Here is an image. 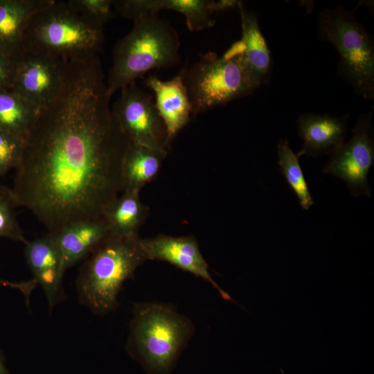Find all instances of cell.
I'll return each instance as SVG.
<instances>
[{"mask_svg":"<svg viewBox=\"0 0 374 374\" xmlns=\"http://www.w3.org/2000/svg\"><path fill=\"white\" fill-rule=\"evenodd\" d=\"M168 151L130 143L121 169L123 191L140 193L157 176Z\"/></svg>","mask_w":374,"mask_h":374,"instance_id":"cell-19","label":"cell"},{"mask_svg":"<svg viewBox=\"0 0 374 374\" xmlns=\"http://www.w3.org/2000/svg\"><path fill=\"white\" fill-rule=\"evenodd\" d=\"M132 30L113 48L112 63L106 78L107 92L128 86L145 73L180 63V40L175 28L158 13L133 21Z\"/></svg>","mask_w":374,"mask_h":374,"instance_id":"cell-2","label":"cell"},{"mask_svg":"<svg viewBox=\"0 0 374 374\" xmlns=\"http://www.w3.org/2000/svg\"><path fill=\"white\" fill-rule=\"evenodd\" d=\"M126 349L147 374H171L192 332L190 322L170 306L136 304Z\"/></svg>","mask_w":374,"mask_h":374,"instance_id":"cell-5","label":"cell"},{"mask_svg":"<svg viewBox=\"0 0 374 374\" xmlns=\"http://www.w3.org/2000/svg\"><path fill=\"white\" fill-rule=\"evenodd\" d=\"M356 8H324L317 20L319 37L330 43L338 51V75L358 96L373 100L374 41L356 17Z\"/></svg>","mask_w":374,"mask_h":374,"instance_id":"cell-6","label":"cell"},{"mask_svg":"<svg viewBox=\"0 0 374 374\" xmlns=\"http://www.w3.org/2000/svg\"><path fill=\"white\" fill-rule=\"evenodd\" d=\"M141 245L146 260H163L210 283L222 299L233 301L212 278L208 265L200 251L193 235L172 236L159 234L141 238Z\"/></svg>","mask_w":374,"mask_h":374,"instance_id":"cell-12","label":"cell"},{"mask_svg":"<svg viewBox=\"0 0 374 374\" xmlns=\"http://www.w3.org/2000/svg\"><path fill=\"white\" fill-rule=\"evenodd\" d=\"M348 115L305 113L297 119L299 135L303 141L299 157H317L332 154L345 142Z\"/></svg>","mask_w":374,"mask_h":374,"instance_id":"cell-14","label":"cell"},{"mask_svg":"<svg viewBox=\"0 0 374 374\" xmlns=\"http://www.w3.org/2000/svg\"><path fill=\"white\" fill-rule=\"evenodd\" d=\"M0 374H10V371L6 367L4 358L1 351H0Z\"/></svg>","mask_w":374,"mask_h":374,"instance_id":"cell-28","label":"cell"},{"mask_svg":"<svg viewBox=\"0 0 374 374\" xmlns=\"http://www.w3.org/2000/svg\"><path fill=\"white\" fill-rule=\"evenodd\" d=\"M17 206L11 188L0 184V238H10L25 244L27 240L16 217Z\"/></svg>","mask_w":374,"mask_h":374,"instance_id":"cell-23","label":"cell"},{"mask_svg":"<svg viewBox=\"0 0 374 374\" xmlns=\"http://www.w3.org/2000/svg\"><path fill=\"white\" fill-rule=\"evenodd\" d=\"M242 36L230 47L240 55L255 84L266 83L271 72V56L267 41L259 26L257 15L238 1Z\"/></svg>","mask_w":374,"mask_h":374,"instance_id":"cell-15","label":"cell"},{"mask_svg":"<svg viewBox=\"0 0 374 374\" xmlns=\"http://www.w3.org/2000/svg\"><path fill=\"white\" fill-rule=\"evenodd\" d=\"M64 64L60 57L24 51L15 64L11 91L39 109L44 107L59 91Z\"/></svg>","mask_w":374,"mask_h":374,"instance_id":"cell-10","label":"cell"},{"mask_svg":"<svg viewBox=\"0 0 374 374\" xmlns=\"http://www.w3.org/2000/svg\"><path fill=\"white\" fill-rule=\"evenodd\" d=\"M373 108L359 115L348 141L334 152L323 172L344 181L353 196L371 197L368 174L374 163Z\"/></svg>","mask_w":374,"mask_h":374,"instance_id":"cell-8","label":"cell"},{"mask_svg":"<svg viewBox=\"0 0 374 374\" xmlns=\"http://www.w3.org/2000/svg\"><path fill=\"white\" fill-rule=\"evenodd\" d=\"M280 172L298 198L303 210H308L314 204L302 168L299 157L291 149L289 141L282 139L277 145Z\"/></svg>","mask_w":374,"mask_h":374,"instance_id":"cell-22","label":"cell"},{"mask_svg":"<svg viewBox=\"0 0 374 374\" xmlns=\"http://www.w3.org/2000/svg\"><path fill=\"white\" fill-rule=\"evenodd\" d=\"M149 210L141 202L139 193L123 191L108 204L101 217L109 233L139 237V232L148 217Z\"/></svg>","mask_w":374,"mask_h":374,"instance_id":"cell-20","label":"cell"},{"mask_svg":"<svg viewBox=\"0 0 374 374\" xmlns=\"http://www.w3.org/2000/svg\"><path fill=\"white\" fill-rule=\"evenodd\" d=\"M120 91L111 109L130 142L168 151L170 144L166 127L152 96L136 82Z\"/></svg>","mask_w":374,"mask_h":374,"instance_id":"cell-9","label":"cell"},{"mask_svg":"<svg viewBox=\"0 0 374 374\" xmlns=\"http://www.w3.org/2000/svg\"><path fill=\"white\" fill-rule=\"evenodd\" d=\"M24 256L33 278L46 296L49 310L66 299L62 285L66 271L55 237L47 234L25 243Z\"/></svg>","mask_w":374,"mask_h":374,"instance_id":"cell-13","label":"cell"},{"mask_svg":"<svg viewBox=\"0 0 374 374\" xmlns=\"http://www.w3.org/2000/svg\"><path fill=\"white\" fill-rule=\"evenodd\" d=\"M104 41L103 28L85 19L69 1L52 0L30 21L23 51L82 61L98 55Z\"/></svg>","mask_w":374,"mask_h":374,"instance_id":"cell-4","label":"cell"},{"mask_svg":"<svg viewBox=\"0 0 374 374\" xmlns=\"http://www.w3.org/2000/svg\"><path fill=\"white\" fill-rule=\"evenodd\" d=\"M39 110L20 95L0 90V129L25 139Z\"/></svg>","mask_w":374,"mask_h":374,"instance_id":"cell-21","label":"cell"},{"mask_svg":"<svg viewBox=\"0 0 374 374\" xmlns=\"http://www.w3.org/2000/svg\"><path fill=\"white\" fill-rule=\"evenodd\" d=\"M141 238L109 233L82 265L75 282L78 300L95 314L116 309L123 283L146 260Z\"/></svg>","mask_w":374,"mask_h":374,"instance_id":"cell-3","label":"cell"},{"mask_svg":"<svg viewBox=\"0 0 374 374\" xmlns=\"http://www.w3.org/2000/svg\"><path fill=\"white\" fill-rule=\"evenodd\" d=\"M109 233L102 217L73 222L53 234L65 270L89 256Z\"/></svg>","mask_w":374,"mask_h":374,"instance_id":"cell-18","label":"cell"},{"mask_svg":"<svg viewBox=\"0 0 374 374\" xmlns=\"http://www.w3.org/2000/svg\"><path fill=\"white\" fill-rule=\"evenodd\" d=\"M98 55L65 61L61 87L26 136L12 192L48 233L98 218L123 190L130 143L112 113Z\"/></svg>","mask_w":374,"mask_h":374,"instance_id":"cell-1","label":"cell"},{"mask_svg":"<svg viewBox=\"0 0 374 374\" xmlns=\"http://www.w3.org/2000/svg\"><path fill=\"white\" fill-rule=\"evenodd\" d=\"M232 0H116L113 8L121 17L134 21L148 13L163 10L182 14L190 31H199L214 26L215 13L237 7Z\"/></svg>","mask_w":374,"mask_h":374,"instance_id":"cell-11","label":"cell"},{"mask_svg":"<svg viewBox=\"0 0 374 374\" xmlns=\"http://www.w3.org/2000/svg\"><path fill=\"white\" fill-rule=\"evenodd\" d=\"M25 139L0 129V177L18 166Z\"/></svg>","mask_w":374,"mask_h":374,"instance_id":"cell-24","label":"cell"},{"mask_svg":"<svg viewBox=\"0 0 374 374\" xmlns=\"http://www.w3.org/2000/svg\"><path fill=\"white\" fill-rule=\"evenodd\" d=\"M192 114L225 105L258 88L240 55L231 47L221 57L211 51L181 71Z\"/></svg>","mask_w":374,"mask_h":374,"instance_id":"cell-7","label":"cell"},{"mask_svg":"<svg viewBox=\"0 0 374 374\" xmlns=\"http://www.w3.org/2000/svg\"><path fill=\"white\" fill-rule=\"evenodd\" d=\"M15 71V64L0 53V90L11 91Z\"/></svg>","mask_w":374,"mask_h":374,"instance_id":"cell-26","label":"cell"},{"mask_svg":"<svg viewBox=\"0 0 374 374\" xmlns=\"http://www.w3.org/2000/svg\"><path fill=\"white\" fill-rule=\"evenodd\" d=\"M69 2L85 19L102 28L114 16L112 0H69Z\"/></svg>","mask_w":374,"mask_h":374,"instance_id":"cell-25","label":"cell"},{"mask_svg":"<svg viewBox=\"0 0 374 374\" xmlns=\"http://www.w3.org/2000/svg\"><path fill=\"white\" fill-rule=\"evenodd\" d=\"M0 285L10 287L12 289H15L24 295L26 302V305L28 307L30 305V297L33 290L38 285L37 283L34 278H32L27 281H23L20 283H14L6 280L0 278Z\"/></svg>","mask_w":374,"mask_h":374,"instance_id":"cell-27","label":"cell"},{"mask_svg":"<svg viewBox=\"0 0 374 374\" xmlns=\"http://www.w3.org/2000/svg\"><path fill=\"white\" fill-rule=\"evenodd\" d=\"M145 82L154 93L155 105L166 127L170 144L188 123L192 114L191 104L181 72L169 80H162L150 75Z\"/></svg>","mask_w":374,"mask_h":374,"instance_id":"cell-16","label":"cell"},{"mask_svg":"<svg viewBox=\"0 0 374 374\" xmlns=\"http://www.w3.org/2000/svg\"><path fill=\"white\" fill-rule=\"evenodd\" d=\"M52 0H0V53L15 64L21 57L24 32L33 18Z\"/></svg>","mask_w":374,"mask_h":374,"instance_id":"cell-17","label":"cell"}]
</instances>
